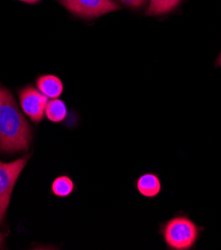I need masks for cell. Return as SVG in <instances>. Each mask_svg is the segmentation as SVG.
Wrapping results in <instances>:
<instances>
[{
    "label": "cell",
    "mask_w": 221,
    "mask_h": 250,
    "mask_svg": "<svg viewBox=\"0 0 221 250\" xmlns=\"http://www.w3.org/2000/svg\"><path fill=\"white\" fill-rule=\"evenodd\" d=\"M31 140L29 124L16 106L12 95L0 86V149L26 151Z\"/></svg>",
    "instance_id": "obj_1"
},
{
    "label": "cell",
    "mask_w": 221,
    "mask_h": 250,
    "mask_svg": "<svg viewBox=\"0 0 221 250\" xmlns=\"http://www.w3.org/2000/svg\"><path fill=\"white\" fill-rule=\"evenodd\" d=\"M203 230L204 228L182 211L161 223L159 229L166 248L171 250L193 249Z\"/></svg>",
    "instance_id": "obj_2"
},
{
    "label": "cell",
    "mask_w": 221,
    "mask_h": 250,
    "mask_svg": "<svg viewBox=\"0 0 221 250\" xmlns=\"http://www.w3.org/2000/svg\"><path fill=\"white\" fill-rule=\"evenodd\" d=\"M27 160L28 157H24L12 163L0 162V222L5 215L13 188Z\"/></svg>",
    "instance_id": "obj_3"
},
{
    "label": "cell",
    "mask_w": 221,
    "mask_h": 250,
    "mask_svg": "<svg viewBox=\"0 0 221 250\" xmlns=\"http://www.w3.org/2000/svg\"><path fill=\"white\" fill-rule=\"evenodd\" d=\"M61 3L73 14L83 18H94L118 10L112 0H61Z\"/></svg>",
    "instance_id": "obj_4"
},
{
    "label": "cell",
    "mask_w": 221,
    "mask_h": 250,
    "mask_svg": "<svg viewBox=\"0 0 221 250\" xmlns=\"http://www.w3.org/2000/svg\"><path fill=\"white\" fill-rule=\"evenodd\" d=\"M19 98L24 113L34 122L42 121L48 103V97L33 87H27L20 91Z\"/></svg>",
    "instance_id": "obj_5"
},
{
    "label": "cell",
    "mask_w": 221,
    "mask_h": 250,
    "mask_svg": "<svg viewBox=\"0 0 221 250\" xmlns=\"http://www.w3.org/2000/svg\"><path fill=\"white\" fill-rule=\"evenodd\" d=\"M136 187L138 191L147 198L157 197L162 188L160 177L153 172L141 174L136 182Z\"/></svg>",
    "instance_id": "obj_6"
},
{
    "label": "cell",
    "mask_w": 221,
    "mask_h": 250,
    "mask_svg": "<svg viewBox=\"0 0 221 250\" xmlns=\"http://www.w3.org/2000/svg\"><path fill=\"white\" fill-rule=\"evenodd\" d=\"M37 87L39 91L48 98L57 99L63 93V84L61 80L53 76V75H46L37 80Z\"/></svg>",
    "instance_id": "obj_7"
},
{
    "label": "cell",
    "mask_w": 221,
    "mask_h": 250,
    "mask_svg": "<svg viewBox=\"0 0 221 250\" xmlns=\"http://www.w3.org/2000/svg\"><path fill=\"white\" fill-rule=\"evenodd\" d=\"M46 117L53 123H60L67 117V107L65 103L59 99H53L48 102L45 109Z\"/></svg>",
    "instance_id": "obj_8"
},
{
    "label": "cell",
    "mask_w": 221,
    "mask_h": 250,
    "mask_svg": "<svg viewBox=\"0 0 221 250\" xmlns=\"http://www.w3.org/2000/svg\"><path fill=\"white\" fill-rule=\"evenodd\" d=\"M181 0H151L146 9L147 15H161L173 10Z\"/></svg>",
    "instance_id": "obj_9"
},
{
    "label": "cell",
    "mask_w": 221,
    "mask_h": 250,
    "mask_svg": "<svg viewBox=\"0 0 221 250\" xmlns=\"http://www.w3.org/2000/svg\"><path fill=\"white\" fill-rule=\"evenodd\" d=\"M74 188H75V185L67 176L58 177L52 184V191L59 197L69 196L73 192Z\"/></svg>",
    "instance_id": "obj_10"
},
{
    "label": "cell",
    "mask_w": 221,
    "mask_h": 250,
    "mask_svg": "<svg viewBox=\"0 0 221 250\" xmlns=\"http://www.w3.org/2000/svg\"><path fill=\"white\" fill-rule=\"evenodd\" d=\"M117 1L127 4L128 6H131L134 8H140L146 3L147 0H117Z\"/></svg>",
    "instance_id": "obj_11"
},
{
    "label": "cell",
    "mask_w": 221,
    "mask_h": 250,
    "mask_svg": "<svg viewBox=\"0 0 221 250\" xmlns=\"http://www.w3.org/2000/svg\"><path fill=\"white\" fill-rule=\"evenodd\" d=\"M20 1H23V2H26V3H36L38 1H40V0H20Z\"/></svg>",
    "instance_id": "obj_12"
},
{
    "label": "cell",
    "mask_w": 221,
    "mask_h": 250,
    "mask_svg": "<svg viewBox=\"0 0 221 250\" xmlns=\"http://www.w3.org/2000/svg\"><path fill=\"white\" fill-rule=\"evenodd\" d=\"M216 66L217 67H221V52H220V54H219V56H218V58L216 60Z\"/></svg>",
    "instance_id": "obj_13"
},
{
    "label": "cell",
    "mask_w": 221,
    "mask_h": 250,
    "mask_svg": "<svg viewBox=\"0 0 221 250\" xmlns=\"http://www.w3.org/2000/svg\"><path fill=\"white\" fill-rule=\"evenodd\" d=\"M1 240H2V235L0 234V242H1Z\"/></svg>",
    "instance_id": "obj_14"
}]
</instances>
